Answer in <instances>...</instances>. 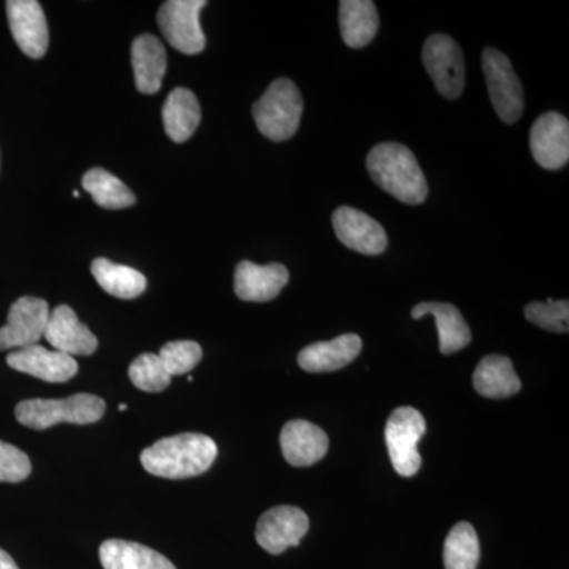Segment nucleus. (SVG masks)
<instances>
[{
  "label": "nucleus",
  "instance_id": "1",
  "mask_svg": "<svg viewBox=\"0 0 569 569\" xmlns=\"http://www.w3.org/2000/svg\"><path fill=\"white\" fill-rule=\"evenodd\" d=\"M216 441L201 433L162 438L141 452V463L153 477L186 479L203 475L217 458Z\"/></svg>",
  "mask_w": 569,
  "mask_h": 569
},
{
  "label": "nucleus",
  "instance_id": "2",
  "mask_svg": "<svg viewBox=\"0 0 569 569\" xmlns=\"http://www.w3.org/2000/svg\"><path fill=\"white\" fill-rule=\"evenodd\" d=\"M367 171L378 187L406 204L425 203L427 181L417 157L400 142H381L367 156Z\"/></svg>",
  "mask_w": 569,
  "mask_h": 569
},
{
  "label": "nucleus",
  "instance_id": "3",
  "mask_svg": "<svg viewBox=\"0 0 569 569\" xmlns=\"http://www.w3.org/2000/svg\"><path fill=\"white\" fill-rule=\"evenodd\" d=\"M104 400L92 395H74L67 399H29L18 403L14 417L29 429L44 430L59 425H92L103 418Z\"/></svg>",
  "mask_w": 569,
  "mask_h": 569
},
{
  "label": "nucleus",
  "instance_id": "4",
  "mask_svg": "<svg viewBox=\"0 0 569 569\" xmlns=\"http://www.w3.org/2000/svg\"><path fill=\"white\" fill-rule=\"evenodd\" d=\"M305 102L296 84L280 78L269 86L264 96L253 104L257 129L271 141H287L298 132Z\"/></svg>",
  "mask_w": 569,
  "mask_h": 569
},
{
  "label": "nucleus",
  "instance_id": "5",
  "mask_svg": "<svg viewBox=\"0 0 569 569\" xmlns=\"http://www.w3.org/2000/svg\"><path fill=\"white\" fill-rule=\"evenodd\" d=\"M425 433L426 419L415 408H397L389 417L385 437L392 467L400 477H415L421 468L418 443Z\"/></svg>",
  "mask_w": 569,
  "mask_h": 569
},
{
  "label": "nucleus",
  "instance_id": "6",
  "mask_svg": "<svg viewBox=\"0 0 569 569\" xmlns=\"http://www.w3.org/2000/svg\"><path fill=\"white\" fill-rule=\"evenodd\" d=\"M422 62L437 91L449 100L458 99L466 88V62L458 41L445 33L426 40Z\"/></svg>",
  "mask_w": 569,
  "mask_h": 569
},
{
  "label": "nucleus",
  "instance_id": "7",
  "mask_svg": "<svg viewBox=\"0 0 569 569\" xmlns=\"http://www.w3.org/2000/svg\"><path fill=\"white\" fill-rule=\"evenodd\" d=\"M208 6L204 0H168L160 7L157 21L164 39L182 54H200L206 37L200 24V11Z\"/></svg>",
  "mask_w": 569,
  "mask_h": 569
},
{
  "label": "nucleus",
  "instance_id": "8",
  "mask_svg": "<svg viewBox=\"0 0 569 569\" xmlns=\"http://www.w3.org/2000/svg\"><path fill=\"white\" fill-rule=\"evenodd\" d=\"M482 70L498 118L505 123L518 122L523 112V89L507 56L496 48H486Z\"/></svg>",
  "mask_w": 569,
  "mask_h": 569
},
{
  "label": "nucleus",
  "instance_id": "9",
  "mask_svg": "<svg viewBox=\"0 0 569 569\" xmlns=\"http://www.w3.org/2000/svg\"><path fill=\"white\" fill-rule=\"evenodd\" d=\"M50 313L48 302L33 296L13 302L7 323L0 328V351L37 346L44 337Z\"/></svg>",
  "mask_w": 569,
  "mask_h": 569
},
{
  "label": "nucleus",
  "instance_id": "10",
  "mask_svg": "<svg viewBox=\"0 0 569 569\" xmlns=\"http://www.w3.org/2000/svg\"><path fill=\"white\" fill-rule=\"evenodd\" d=\"M309 530V518L302 509L296 507H276L266 511L258 520L257 542L266 552H284L299 546Z\"/></svg>",
  "mask_w": 569,
  "mask_h": 569
},
{
  "label": "nucleus",
  "instance_id": "11",
  "mask_svg": "<svg viewBox=\"0 0 569 569\" xmlns=\"http://www.w3.org/2000/svg\"><path fill=\"white\" fill-rule=\"evenodd\" d=\"M332 227L339 241L362 254H380L387 250L388 234L372 217L350 206H340L332 213Z\"/></svg>",
  "mask_w": 569,
  "mask_h": 569
},
{
  "label": "nucleus",
  "instance_id": "12",
  "mask_svg": "<svg viewBox=\"0 0 569 569\" xmlns=\"http://www.w3.org/2000/svg\"><path fill=\"white\" fill-rule=\"evenodd\" d=\"M530 149L535 162L545 170L556 171L569 160V122L556 111L546 112L530 130Z\"/></svg>",
  "mask_w": 569,
  "mask_h": 569
},
{
  "label": "nucleus",
  "instance_id": "13",
  "mask_svg": "<svg viewBox=\"0 0 569 569\" xmlns=\"http://www.w3.org/2000/svg\"><path fill=\"white\" fill-rule=\"evenodd\" d=\"M7 17L11 36L26 56L41 59L50 44L47 18L36 0H9Z\"/></svg>",
  "mask_w": 569,
  "mask_h": 569
},
{
  "label": "nucleus",
  "instance_id": "14",
  "mask_svg": "<svg viewBox=\"0 0 569 569\" xmlns=\"http://www.w3.org/2000/svg\"><path fill=\"white\" fill-rule=\"evenodd\" d=\"M7 365L18 372L28 373L48 383H66L78 372V362L61 351L39 346L21 348L7 356Z\"/></svg>",
  "mask_w": 569,
  "mask_h": 569
},
{
  "label": "nucleus",
  "instance_id": "15",
  "mask_svg": "<svg viewBox=\"0 0 569 569\" xmlns=\"http://www.w3.org/2000/svg\"><path fill=\"white\" fill-rule=\"evenodd\" d=\"M44 339L56 351L71 358L93 355L99 347V340L91 329L78 320L77 313L69 306H59L51 310Z\"/></svg>",
  "mask_w": 569,
  "mask_h": 569
},
{
  "label": "nucleus",
  "instance_id": "16",
  "mask_svg": "<svg viewBox=\"0 0 569 569\" xmlns=\"http://www.w3.org/2000/svg\"><path fill=\"white\" fill-rule=\"evenodd\" d=\"M290 274L283 264L258 266L241 261L234 272V293L247 302H268L276 299L288 283Z\"/></svg>",
  "mask_w": 569,
  "mask_h": 569
},
{
  "label": "nucleus",
  "instance_id": "17",
  "mask_svg": "<svg viewBox=\"0 0 569 569\" xmlns=\"http://www.w3.org/2000/svg\"><path fill=\"white\" fill-rule=\"evenodd\" d=\"M283 458L293 467H310L325 458L329 440L323 429L302 419L287 422L280 433Z\"/></svg>",
  "mask_w": 569,
  "mask_h": 569
},
{
  "label": "nucleus",
  "instance_id": "18",
  "mask_svg": "<svg viewBox=\"0 0 569 569\" xmlns=\"http://www.w3.org/2000/svg\"><path fill=\"white\" fill-rule=\"evenodd\" d=\"M362 350L361 337L343 335L329 342H318L306 347L298 356L299 366L306 372H335L358 358Z\"/></svg>",
  "mask_w": 569,
  "mask_h": 569
},
{
  "label": "nucleus",
  "instance_id": "19",
  "mask_svg": "<svg viewBox=\"0 0 569 569\" xmlns=\"http://www.w3.org/2000/svg\"><path fill=\"white\" fill-rule=\"evenodd\" d=\"M134 84L141 93H156L162 88L167 73V51L152 33H142L132 44Z\"/></svg>",
  "mask_w": 569,
  "mask_h": 569
},
{
  "label": "nucleus",
  "instance_id": "20",
  "mask_svg": "<svg viewBox=\"0 0 569 569\" xmlns=\"http://www.w3.org/2000/svg\"><path fill=\"white\" fill-rule=\"evenodd\" d=\"M433 316L440 337V351L443 355L458 353L471 342V331L458 307L447 302H421L411 310L415 320Z\"/></svg>",
  "mask_w": 569,
  "mask_h": 569
},
{
  "label": "nucleus",
  "instance_id": "21",
  "mask_svg": "<svg viewBox=\"0 0 569 569\" xmlns=\"http://www.w3.org/2000/svg\"><path fill=\"white\" fill-rule=\"evenodd\" d=\"M339 24L347 47L366 48L378 32L380 18L376 3L370 0H342L339 3Z\"/></svg>",
  "mask_w": 569,
  "mask_h": 569
},
{
  "label": "nucleus",
  "instance_id": "22",
  "mask_svg": "<svg viewBox=\"0 0 569 569\" xmlns=\"http://www.w3.org/2000/svg\"><path fill=\"white\" fill-rule=\"evenodd\" d=\"M104 569H176L167 557L148 546L123 539H108L100 546Z\"/></svg>",
  "mask_w": 569,
  "mask_h": 569
},
{
  "label": "nucleus",
  "instance_id": "23",
  "mask_svg": "<svg viewBox=\"0 0 569 569\" xmlns=\"http://www.w3.org/2000/svg\"><path fill=\"white\" fill-rule=\"evenodd\" d=\"M473 387L478 395L489 399H507L518 395L522 383L516 376L511 359L507 356L489 355L481 359L475 370Z\"/></svg>",
  "mask_w": 569,
  "mask_h": 569
},
{
  "label": "nucleus",
  "instance_id": "24",
  "mask_svg": "<svg viewBox=\"0 0 569 569\" xmlns=\"http://www.w3.org/2000/svg\"><path fill=\"white\" fill-rule=\"evenodd\" d=\"M162 118L164 132L171 140H189L201 121V107L197 96L189 89L176 88L164 102Z\"/></svg>",
  "mask_w": 569,
  "mask_h": 569
},
{
  "label": "nucleus",
  "instance_id": "25",
  "mask_svg": "<svg viewBox=\"0 0 569 569\" xmlns=\"http://www.w3.org/2000/svg\"><path fill=\"white\" fill-rule=\"evenodd\" d=\"M92 276L107 293L119 299H134L144 293L148 280L137 269L116 264L107 258H97L91 266Z\"/></svg>",
  "mask_w": 569,
  "mask_h": 569
},
{
  "label": "nucleus",
  "instance_id": "26",
  "mask_svg": "<svg viewBox=\"0 0 569 569\" xmlns=\"http://www.w3.org/2000/svg\"><path fill=\"white\" fill-rule=\"evenodd\" d=\"M82 189L104 209H126L134 204L132 190L103 168H92L82 178Z\"/></svg>",
  "mask_w": 569,
  "mask_h": 569
},
{
  "label": "nucleus",
  "instance_id": "27",
  "mask_svg": "<svg viewBox=\"0 0 569 569\" xmlns=\"http://www.w3.org/2000/svg\"><path fill=\"white\" fill-rule=\"evenodd\" d=\"M443 560L447 569L478 568L479 539L470 523L460 522L449 531L445 541Z\"/></svg>",
  "mask_w": 569,
  "mask_h": 569
},
{
  "label": "nucleus",
  "instance_id": "28",
  "mask_svg": "<svg viewBox=\"0 0 569 569\" xmlns=\"http://www.w3.org/2000/svg\"><path fill=\"white\" fill-rule=\"evenodd\" d=\"M132 383L141 391L162 392L170 387L171 376L156 353H142L129 367Z\"/></svg>",
  "mask_w": 569,
  "mask_h": 569
},
{
  "label": "nucleus",
  "instance_id": "29",
  "mask_svg": "<svg viewBox=\"0 0 569 569\" xmlns=\"http://www.w3.org/2000/svg\"><path fill=\"white\" fill-rule=\"evenodd\" d=\"M523 312L530 323L537 325L538 328L546 329V331L559 332V335H567L569 331V302L567 299L565 301L549 299L548 302H531Z\"/></svg>",
  "mask_w": 569,
  "mask_h": 569
},
{
  "label": "nucleus",
  "instance_id": "30",
  "mask_svg": "<svg viewBox=\"0 0 569 569\" xmlns=\"http://www.w3.org/2000/svg\"><path fill=\"white\" fill-rule=\"evenodd\" d=\"M160 359L171 378L174 376H186L190 370H193L201 361L203 350L200 343L193 340H178V342H168L167 346L160 350Z\"/></svg>",
  "mask_w": 569,
  "mask_h": 569
},
{
  "label": "nucleus",
  "instance_id": "31",
  "mask_svg": "<svg viewBox=\"0 0 569 569\" xmlns=\"http://www.w3.org/2000/svg\"><path fill=\"white\" fill-rule=\"evenodd\" d=\"M32 463L26 452L0 440V482H21L31 475Z\"/></svg>",
  "mask_w": 569,
  "mask_h": 569
},
{
  "label": "nucleus",
  "instance_id": "32",
  "mask_svg": "<svg viewBox=\"0 0 569 569\" xmlns=\"http://www.w3.org/2000/svg\"><path fill=\"white\" fill-rule=\"evenodd\" d=\"M0 569H20L6 550L0 549Z\"/></svg>",
  "mask_w": 569,
  "mask_h": 569
},
{
  "label": "nucleus",
  "instance_id": "33",
  "mask_svg": "<svg viewBox=\"0 0 569 569\" xmlns=\"http://www.w3.org/2000/svg\"><path fill=\"white\" fill-rule=\"evenodd\" d=\"M119 410H121V411H126V410H127V406H126V403H122V406H121V407H119Z\"/></svg>",
  "mask_w": 569,
  "mask_h": 569
}]
</instances>
